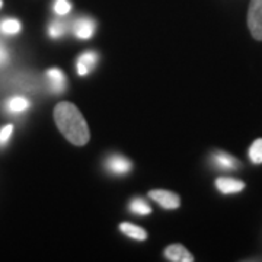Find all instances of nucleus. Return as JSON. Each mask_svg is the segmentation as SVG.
<instances>
[{"label": "nucleus", "mask_w": 262, "mask_h": 262, "mask_svg": "<svg viewBox=\"0 0 262 262\" xmlns=\"http://www.w3.org/2000/svg\"><path fill=\"white\" fill-rule=\"evenodd\" d=\"M54 121L57 128L75 146H84L91 139L88 122L75 103L60 102L54 108Z\"/></svg>", "instance_id": "1"}, {"label": "nucleus", "mask_w": 262, "mask_h": 262, "mask_svg": "<svg viewBox=\"0 0 262 262\" xmlns=\"http://www.w3.org/2000/svg\"><path fill=\"white\" fill-rule=\"evenodd\" d=\"M248 28L256 41H262V0H251L248 9Z\"/></svg>", "instance_id": "2"}, {"label": "nucleus", "mask_w": 262, "mask_h": 262, "mask_svg": "<svg viewBox=\"0 0 262 262\" xmlns=\"http://www.w3.org/2000/svg\"><path fill=\"white\" fill-rule=\"evenodd\" d=\"M149 198L155 200L158 204L166 210H175L181 206V198L178 194L166 191V189H151L149 192Z\"/></svg>", "instance_id": "3"}, {"label": "nucleus", "mask_w": 262, "mask_h": 262, "mask_svg": "<svg viewBox=\"0 0 262 262\" xmlns=\"http://www.w3.org/2000/svg\"><path fill=\"white\" fill-rule=\"evenodd\" d=\"M165 258L168 261L172 262H192L194 256L192 253L188 251L184 245L173 244L169 245L168 248L165 249Z\"/></svg>", "instance_id": "4"}, {"label": "nucleus", "mask_w": 262, "mask_h": 262, "mask_svg": "<svg viewBox=\"0 0 262 262\" xmlns=\"http://www.w3.org/2000/svg\"><path fill=\"white\" fill-rule=\"evenodd\" d=\"M106 168L114 175H125L133 169V163L121 155H113L106 160Z\"/></svg>", "instance_id": "5"}, {"label": "nucleus", "mask_w": 262, "mask_h": 262, "mask_svg": "<svg viewBox=\"0 0 262 262\" xmlns=\"http://www.w3.org/2000/svg\"><path fill=\"white\" fill-rule=\"evenodd\" d=\"M211 162L214 163L217 168L226 169V170H234V169L241 168V162L233 158L232 155L226 153V151H214L211 155Z\"/></svg>", "instance_id": "6"}, {"label": "nucleus", "mask_w": 262, "mask_h": 262, "mask_svg": "<svg viewBox=\"0 0 262 262\" xmlns=\"http://www.w3.org/2000/svg\"><path fill=\"white\" fill-rule=\"evenodd\" d=\"M95 22L89 18H80L73 24V32L77 38L80 39H89L94 37L95 34Z\"/></svg>", "instance_id": "7"}, {"label": "nucleus", "mask_w": 262, "mask_h": 262, "mask_svg": "<svg viewBox=\"0 0 262 262\" xmlns=\"http://www.w3.org/2000/svg\"><path fill=\"white\" fill-rule=\"evenodd\" d=\"M98 63V54L95 51H86L82 56L77 58L76 69L79 76H86L94 70V67Z\"/></svg>", "instance_id": "8"}, {"label": "nucleus", "mask_w": 262, "mask_h": 262, "mask_svg": "<svg viewBox=\"0 0 262 262\" xmlns=\"http://www.w3.org/2000/svg\"><path fill=\"white\" fill-rule=\"evenodd\" d=\"M215 188L222 194H236L244 191L245 184L242 181L233 178H217L215 179Z\"/></svg>", "instance_id": "9"}, {"label": "nucleus", "mask_w": 262, "mask_h": 262, "mask_svg": "<svg viewBox=\"0 0 262 262\" xmlns=\"http://www.w3.org/2000/svg\"><path fill=\"white\" fill-rule=\"evenodd\" d=\"M47 77L51 83V88L56 94L63 92L66 88V76L60 69H50L47 72Z\"/></svg>", "instance_id": "10"}, {"label": "nucleus", "mask_w": 262, "mask_h": 262, "mask_svg": "<svg viewBox=\"0 0 262 262\" xmlns=\"http://www.w3.org/2000/svg\"><path fill=\"white\" fill-rule=\"evenodd\" d=\"M120 230L125 236H128L131 239H136V241H146L147 239V232L143 227H140V226H136L133 225V223L124 222V223L120 225Z\"/></svg>", "instance_id": "11"}, {"label": "nucleus", "mask_w": 262, "mask_h": 262, "mask_svg": "<svg viewBox=\"0 0 262 262\" xmlns=\"http://www.w3.org/2000/svg\"><path fill=\"white\" fill-rule=\"evenodd\" d=\"M130 210H131V213H136V214H139V215H147L151 213V207L147 204V201H146V200H143V198H140V196H137V198L131 200Z\"/></svg>", "instance_id": "12"}, {"label": "nucleus", "mask_w": 262, "mask_h": 262, "mask_svg": "<svg viewBox=\"0 0 262 262\" xmlns=\"http://www.w3.org/2000/svg\"><path fill=\"white\" fill-rule=\"evenodd\" d=\"M249 159L252 160V163L255 165L262 163V139H256L249 147Z\"/></svg>", "instance_id": "13"}, {"label": "nucleus", "mask_w": 262, "mask_h": 262, "mask_svg": "<svg viewBox=\"0 0 262 262\" xmlns=\"http://www.w3.org/2000/svg\"><path fill=\"white\" fill-rule=\"evenodd\" d=\"M28 99H25L22 96H15V98L9 99V102H8V108L12 113H22V111L28 110Z\"/></svg>", "instance_id": "14"}, {"label": "nucleus", "mask_w": 262, "mask_h": 262, "mask_svg": "<svg viewBox=\"0 0 262 262\" xmlns=\"http://www.w3.org/2000/svg\"><path fill=\"white\" fill-rule=\"evenodd\" d=\"M0 31L5 34H9V35L18 34L20 31V22L16 19H6L0 24Z\"/></svg>", "instance_id": "15"}, {"label": "nucleus", "mask_w": 262, "mask_h": 262, "mask_svg": "<svg viewBox=\"0 0 262 262\" xmlns=\"http://www.w3.org/2000/svg\"><path fill=\"white\" fill-rule=\"evenodd\" d=\"M66 32V25L64 22H60V20H54L50 24V28H48V34L51 38H60Z\"/></svg>", "instance_id": "16"}, {"label": "nucleus", "mask_w": 262, "mask_h": 262, "mask_svg": "<svg viewBox=\"0 0 262 262\" xmlns=\"http://www.w3.org/2000/svg\"><path fill=\"white\" fill-rule=\"evenodd\" d=\"M70 9H72V5L69 3V0H56L54 12H56L57 15L64 16V15H67L70 12Z\"/></svg>", "instance_id": "17"}, {"label": "nucleus", "mask_w": 262, "mask_h": 262, "mask_svg": "<svg viewBox=\"0 0 262 262\" xmlns=\"http://www.w3.org/2000/svg\"><path fill=\"white\" fill-rule=\"evenodd\" d=\"M12 131H13V125H5L3 128H0V146L6 144L9 137L12 136Z\"/></svg>", "instance_id": "18"}, {"label": "nucleus", "mask_w": 262, "mask_h": 262, "mask_svg": "<svg viewBox=\"0 0 262 262\" xmlns=\"http://www.w3.org/2000/svg\"><path fill=\"white\" fill-rule=\"evenodd\" d=\"M8 51H6V48L3 47V46H0V66L5 64L6 61H8Z\"/></svg>", "instance_id": "19"}, {"label": "nucleus", "mask_w": 262, "mask_h": 262, "mask_svg": "<svg viewBox=\"0 0 262 262\" xmlns=\"http://www.w3.org/2000/svg\"><path fill=\"white\" fill-rule=\"evenodd\" d=\"M2 6H3V2H2V0H0V8H2Z\"/></svg>", "instance_id": "20"}]
</instances>
